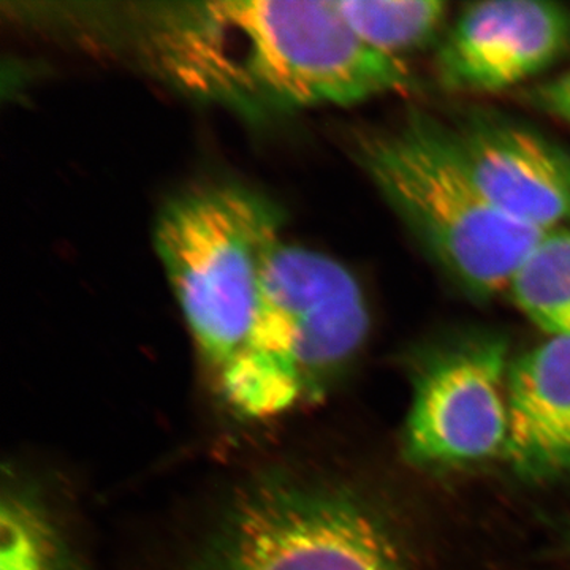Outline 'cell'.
<instances>
[{"label": "cell", "instance_id": "cell-2", "mask_svg": "<svg viewBox=\"0 0 570 570\" xmlns=\"http://www.w3.org/2000/svg\"><path fill=\"white\" fill-rule=\"evenodd\" d=\"M370 332L358 281L341 262L283 245L266 272L245 346L214 395L232 414L268 422L313 406Z\"/></svg>", "mask_w": 570, "mask_h": 570}, {"label": "cell", "instance_id": "cell-3", "mask_svg": "<svg viewBox=\"0 0 570 570\" xmlns=\"http://www.w3.org/2000/svg\"><path fill=\"white\" fill-rule=\"evenodd\" d=\"M283 216L239 184H205L165 205L154 246L213 385L245 346Z\"/></svg>", "mask_w": 570, "mask_h": 570}, {"label": "cell", "instance_id": "cell-7", "mask_svg": "<svg viewBox=\"0 0 570 570\" xmlns=\"http://www.w3.org/2000/svg\"><path fill=\"white\" fill-rule=\"evenodd\" d=\"M570 50V11L549 0H487L461 11L436 56L438 80L464 94L508 91Z\"/></svg>", "mask_w": 570, "mask_h": 570}, {"label": "cell", "instance_id": "cell-4", "mask_svg": "<svg viewBox=\"0 0 570 570\" xmlns=\"http://www.w3.org/2000/svg\"><path fill=\"white\" fill-rule=\"evenodd\" d=\"M354 153L385 202L461 287L482 298L509 291L543 232L491 204L448 127L415 115L393 129L358 135Z\"/></svg>", "mask_w": 570, "mask_h": 570}, {"label": "cell", "instance_id": "cell-13", "mask_svg": "<svg viewBox=\"0 0 570 570\" xmlns=\"http://www.w3.org/2000/svg\"><path fill=\"white\" fill-rule=\"evenodd\" d=\"M532 102L570 126V70L538 86L532 94Z\"/></svg>", "mask_w": 570, "mask_h": 570}, {"label": "cell", "instance_id": "cell-12", "mask_svg": "<svg viewBox=\"0 0 570 570\" xmlns=\"http://www.w3.org/2000/svg\"><path fill=\"white\" fill-rule=\"evenodd\" d=\"M66 543L50 513L14 483L3 493L2 570H69Z\"/></svg>", "mask_w": 570, "mask_h": 570}, {"label": "cell", "instance_id": "cell-11", "mask_svg": "<svg viewBox=\"0 0 570 570\" xmlns=\"http://www.w3.org/2000/svg\"><path fill=\"white\" fill-rule=\"evenodd\" d=\"M352 31L367 47L401 59L428 47L442 32L449 3L442 0H335Z\"/></svg>", "mask_w": 570, "mask_h": 570}, {"label": "cell", "instance_id": "cell-1", "mask_svg": "<svg viewBox=\"0 0 570 570\" xmlns=\"http://www.w3.org/2000/svg\"><path fill=\"white\" fill-rule=\"evenodd\" d=\"M132 13L156 73L243 112L351 107L407 91L406 61L360 39L335 0L154 3Z\"/></svg>", "mask_w": 570, "mask_h": 570}, {"label": "cell", "instance_id": "cell-6", "mask_svg": "<svg viewBox=\"0 0 570 570\" xmlns=\"http://www.w3.org/2000/svg\"><path fill=\"white\" fill-rule=\"evenodd\" d=\"M509 366L508 346L498 337L469 341L431 360L409 409V456L455 466L504 453Z\"/></svg>", "mask_w": 570, "mask_h": 570}, {"label": "cell", "instance_id": "cell-10", "mask_svg": "<svg viewBox=\"0 0 570 570\" xmlns=\"http://www.w3.org/2000/svg\"><path fill=\"white\" fill-rule=\"evenodd\" d=\"M508 294L547 335L570 340V228L542 235L510 281Z\"/></svg>", "mask_w": 570, "mask_h": 570}, {"label": "cell", "instance_id": "cell-5", "mask_svg": "<svg viewBox=\"0 0 570 570\" xmlns=\"http://www.w3.org/2000/svg\"><path fill=\"white\" fill-rule=\"evenodd\" d=\"M181 570H407L392 532L362 499L292 474L230 499Z\"/></svg>", "mask_w": 570, "mask_h": 570}, {"label": "cell", "instance_id": "cell-8", "mask_svg": "<svg viewBox=\"0 0 570 570\" xmlns=\"http://www.w3.org/2000/svg\"><path fill=\"white\" fill-rule=\"evenodd\" d=\"M448 130L461 163L498 209L543 234L570 228V153L494 115H471Z\"/></svg>", "mask_w": 570, "mask_h": 570}, {"label": "cell", "instance_id": "cell-9", "mask_svg": "<svg viewBox=\"0 0 570 570\" xmlns=\"http://www.w3.org/2000/svg\"><path fill=\"white\" fill-rule=\"evenodd\" d=\"M504 455L531 478L570 474V340L550 337L509 366Z\"/></svg>", "mask_w": 570, "mask_h": 570}]
</instances>
